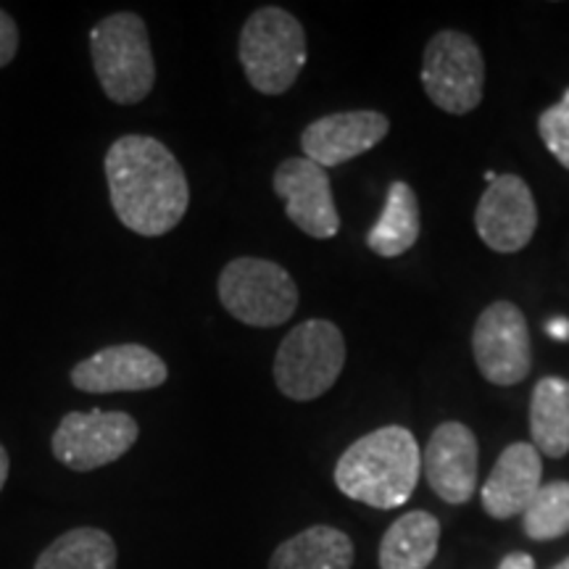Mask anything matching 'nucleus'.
<instances>
[{"label":"nucleus","mask_w":569,"mask_h":569,"mask_svg":"<svg viewBox=\"0 0 569 569\" xmlns=\"http://www.w3.org/2000/svg\"><path fill=\"white\" fill-rule=\"evenodd\" d=\"M140 425L127 411H71L56 427L53 457L74 472L113 465L138 443Z\"/></svg>","instance_id":"8"},{"label":"nucleus","mask_w":569,"mask_h":569,"mask_svg":"<svg viewBox=\"0 0 569 569\" xmlns=\"http://www.w3.org/2000/svg\"><path fill=\"white\" fill-rule=\"evenodd\" d=\"M472 353L480 375L493 386L509 388L530 372V330L522 309L511 301L486 306L472 332Z\"/></svg>","instance_id":"9"},{"label":"nucleus","mask_w":569,"mask_h":569,"mask_svg":"<svg viewBox=\"0 0 569 569\" xmlns=\"http://www.w3.org/2000/svg\"><path fill=\"white\" fill-rule=\"evenodd\" d=\"M274 193L282 198L284 213L298 230L317 240H330L340 232V213L332 198L327 169L303 159H288L272 177Z\"/></svg>","instance_id":"11"},{"label":"nucleus","mask_w":569,"mask_h":569,"mask_svg":"<svg viewBox=\"0 0 569 569\" xmlns=\"http://www.w3.org/2000/svg\"><path fill=\"white\" fill-rule=\"evenodd\" d=\"M475 227L490 251H522L538 227V206L530 184L517 174H501L490 182L475 211Z\"/></svg>","instance_id":"10"},{"label":"nucleus","mask_w":569,"mask_h":569,"mask_svg":"<svg viewBox=\"0 0 569 569\" xmlns=\"http://www.w3.org/2000/svg\"><path fill=\"white\" fill-rule=\"evenodd\" d=\"M19 53V27L11 13L0 9V69L9 67Z\"/></svg>","instance_id":"23"},{"label":"nucleus","mask_w":569,"mask_h":569,"mask_svg":"<svg viewBox=\"0 0 569 569\" xmlns=\"http://www.w3.org/2000/svg\"><path fill=\"white\" fill-rule=\"evenodd\" d=\"M238 56L253 90L282 96L293 88L306 63L303 24L290 11L264 6L246 19Z\"/></svg>","instance_id":"4"},{"label":"nucleus","mask_w":569,"mask_h":569,"mask_svg":"<svg viewBox=\"0 0 569 569\" xmlns=\"http://www.w3.org/2000/svg\"><path fill=\"white\" fill-rule=\"evenodd\" d=\"M117 219L142 238L172 232L190 206V184L182 163L161 140L124 134L103 159Z\"/></svg>","instance_id":"1"},{"label":"nucleus","mask_w":569,"mask_h":569,"mask_svg":"<svg viewBox=\"0 0 569 569\" xmlns=\"http://www.w3.org/2000/svg\"><path fill=\"white\" fill-rule=\"evenodd\" d=\"M530 436L540 457L561 459L569 453V380L543 377L530 398Z\"/></svg>","instance_id":"18"},{"label":"nucleus","mask_w":569,"mask_h":569,"mask_svg":"<svg viewBox=\"0 0 569 569\" xmlns=\"http://www.w3.org/2000/svg\"><path fill=\"white\" fill-rule=\"evenodd\" d=\"M167 380V361L138 343L101 348L71 369V386L82 393H138L161 388Z\"/></svg>","instance_id":"12"},{"label":"nucleus","mask_w":569,"mask_h":569,"mask_svg":"<svg viewBox=\"0 0 569 569\" xmlns=\"http://www.w3.org/2000/svg\"><path fill=\"white\" fill-rule=\"evenodd\" d=\"M543 459L532 443H511L503 448L490 478L482 486V509L493 519H511L525 515L540 490Z\"/></svg>","instance_id":"15"},{"label":"nucleus","mask_w":569,"mask_h":569,"mask_svg":"<svg viewBox=\"0 0 569 569\" xmlns=\"http://www.w3.org/2000/svg\"><path fill=\"white\" fill-rule=\"evenodd\" d=\"M217 290L224 309L248 327H280L298 309V284L288 269L256 256L230 261Z\"/></svg>","instance_id":"6"},{"label":"nucleus","mask_w":569,"mask_h":569,"mask_svg":"<svg viewBox=\"0 0 569 569\" xmlns=\"http://www.w3.org/2000/svg\"><path fill=\"white\" fill-rule=\"evenodd\" d=\"M9 469H11V459H9V451H6V446L0 443V490H3L6 480H9Z\"/></svg>","instance_id":"26"},{"label":"nucleus","mask_w":569,"mask_h":569,"mask_svg":"<svg viewBox=\"0 0 569 569\" xmlns=\"http://www.w3.org/2000/svg\"><path fill=\"white\" fill-rule=\"evenodd\" d=\"M553 569H569V557H567L565 561H559V565H557V567H553Z\"/></svg>","instance_id":"27"},{"label":"nucleus","mask_w":569,"mask_h":569,"mask_svg":"<svg viewBox=\"0 0 569 569\" xmlns=\"http://www.w3.org/2000/svg\"><path fill=\"white\" fill-rule=\"evenodd\" d=\"M478 461V438L461 422L438 425L422 453L425 478L446 503H467L475 496Z\"/></svg>","instance_id":"13"},{"label":"nucleus","mask_w":569,"mask_h":569,"mask_svg":"<svg viewBox=\"0 0 569 569\" xmlns=\"http://www.w3.org/2000/svg\"><path fill=\"white\" fill-rule=\"evenodd\" d=\"M117 561L119 551L109 532L74 528L40 553L34 569H117Z\"/></svg>","instance_id":"20"},{"label":"nucleus","mask_w":569,"mask_h":569,"mask_svg":"<svg viewBox=\"0 0 569 569\" xmlns=\"http://www.w3.org/2000/svg\"><path fill=\"white\" fill-rule=\"evenodd\" d=\"M353 540L330 525H315L277 546L269 569H351Z\"/></svg>","instance_id":"16"},{"label":"nucleus","mask_w":569,"mask_h":569,"mask_svg":"<svg viewBox=\"0 0 569 569\" xmlns=\"http://www.w3.org/2000/svg\"><path fill=\"white\" fill-rule=\"evenodd\" d=\"M498 569H536V559L525 551H515V553H509V557L501 559Z\"/></svg>","instance_id":"24"},{"label":"nucleus","mask_w":569,"mask_h":569,"mask_svg":"<svg viewBox=\"0 0 569 569\" xmlns=\"http://www.w3.org/2000/svg\"><path fill=\"white\" fill-rule=\"evenodd\" d=\"M419 201L411 184L403 180L390 182L386 196V209L367 234L369 251L382 259H398L415 248L419 240Z\"/></svg>","instance_id":"19"},{"label":"nucleus","mask_w":569,"mask_h":569,"mask_svg":"<svg viewBox=\"0 0 569 569\" xmlns=\"http://www.w3.org/2000/svg\"><path fill=\"white\" fill-rule=\"evenodd\" d=\"M422 84L440 111L465 117L478 109L486 88V61L478 42L457 30L432 34L425 48Z\"/></svg>","instance_id":"7"},{"label":"nucleus","mask_w":569,"mask_h":569,"mask_svg":"<svg viewBox=\"0 0 569 569\" xmlns=\"http://www.w3.org/2000/svg\"><path fill=\"white\" fill-rule=\"evenodd\" d=\"M346 365V340L338 325L309 319L282 338L274 356V382L293 401H315L338 382Z\"/></svg>","instance_id":"5"},{"label":"nucleus","mask_w":569,"mask_h":569,"mask_svg":"<svg viewBox=\"0 0 569 569\" xmlns=\"http://www.w3.org/2000/svg\"><path fill=\"white\" fill-rule=\"evenodd\" d=\"M522 530L532 540H557L569 532V482L553 480L540 486L522 515Z\"/></svg>","instance_id":"21"},{"label":"nucleus","mask_w":569,"mask_h":569,"mask_svg":"<svg viewBox=\"0 0 569 569\" xmlns=\"http://www.w3.org/2000/svg\"><path fill=\"white\" fill-rule=\"evenodd\" d=\"M440 543V522L430 511L398 517L380 540V569H427Z\"/></svg>","instance_id":"17"},{"label":"nucleus","mask_w":569,"mask_h":569,"mask_svg":"<svg viewBox=\"0 0 569 569\" xmlns=\"http://www.w3.org/2000/svg\"><path fill=\"white\" fill-rule=\"evenodd\" d=\"M390 122L380 111H338L327 113L306 127L301 134L303 156L319 167H338L351 159H359L361 153L372 151L386 140Z\"/></svg>","instance_id":"14"},{"label":"nucleus","mask_w":569,"mask_h":569,"mask_svg":"<svg viewBox=\"0 0 569 569\" xmlns=\"http://www.w3.org/2000/svg\"><path fill=\"white\" fill-rule=\"evenodd\" d=\"M538 132L553 159L565 169H569V88L565 90L559 103H553L551 109L540 113Z\"/></svg>","instance_id":"22"},{"label":"nucleus","mask_w":569,"mask_h":569,"mask_svg":"<svg viewBox=\"0 0 569 569\" xmlns=\"http://www.w3.org/2000/svg\"><path fill=\"white\" fill-rule=\"evenodd\" d=\"M546 332H549V336H553L557 340H569V322L567 319H551L549 325H546Z\"/></svg>","instance_id":"25"},{"label":"nucleus","mask_w":569,"mask_h":569,"mask_svg":"<svg viewBox=\"0 0 569 569\" xmlns=\"http://www.w3.org/2000/svg\"><path fill=\"white\" fill-rule=\"evenodd\" d=\"M422 451L407 427L388 425L346 448L336 465V486L351 501L390 511L415 493Z\"/></svg>","instance_id":"2"},{"label":"nucleus","mask_w":569,"mask_h":569,"mask_svg":"<svg viewBox=\"0 0 569 569\" xmlns=\"http://www.w3.org/2000/svg\"><path fill=\"white\" fill-rule=\"evenodd\" d=\"M90 56L103 96L119 106H134L151 96L156 61L148 27L138 13L119 11L98 21L90 32Z\"/></svg>","instance_id":"3"}]
</instances>
